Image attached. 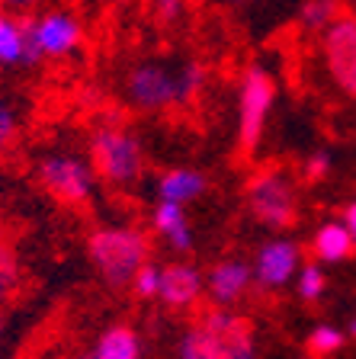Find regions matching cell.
Segmentation results:
<instances>
[{"label": "cell", "instance_id": "1", "mask_svg": "<svg viewBox=\"0 0 356 359\" xmlns=\"http://www.w3.org/2000/svg\"><path fill=\"white\" fill-rule=\"evenodd\" d=\"M87 254L93 269L110 289H126V285H132L135 273L151 260V241L138 228L106 224V228L90 231Z\"/></svg>", "mask_w": 356, "mask_h": 359}, {"label": "cell", "instance_id": "2", "mask_svg": "<svg viewBox=\"0 0 356 359\" xmlns=\"http://www.w3.org/2000/svg\"><path fill=\"white\" fill-rule=\"evenodd\" d=\"M90 157H93V173H100L110 187H135L145 173L141 142L126 128H97L90 138Z\"/></svg>", "mask_w": 356, "mask_h": 359}, {"label": "cell", "instance_id": "3", "mask_svg": "<svg viewBox=\"0 0 356 359\" xmlns=\"http://www.w3.org/2000/svg\"><path fill=\"white\" fill-rule=\"evenodd\" d=\"M276 103V83L263 65H251L241 77L237 93V144L251 154L263 142V128Z\"/></svg>", "mask_w": 356, "mask_h": 359}, {"label": "cell", "instance_id": "4", "mask_svg": "<svg viewBox=\"0 0 356 359\" xmlns=\"http://www.w3.org/2000/svg\"><path fill=\"white\" fill-rule=\"evenodd\" d=\"M26 29V61L22 65H39L45 58H65L81 45L84 29L81 22L65 10H48L42 16L22 22Z\"/></svg>", "mask_w": 356, "mask_h": 359}, {"label": "cell", "instance_id": "5", "mask_svg": "<svg viewBox=\"0 0 356 359\" xmlns=\"http://www.w3.org/2000/svg\"><path fill=\"white\" fill-rule=\"evenodd\" d=\"M247 205L260 224L286 231L296 222V189L282 170H260L247 187Z\"/></svg>", "mask_w": 356, "mask_h": 359}, {"label": "cell", "instance_id": "6", "mask_svg": "<svg viewBox=\"0 0 356 359\" xmlns=\"http://www.w3.org/2000/svg\"><path fill=\"white\" fill-rule=\"evenodd\" d=\"M39 183H42L55 199L67 202V205H84L93 196L97 187V173L84 164L81 157L71 154H45L39 161Z\"/></svg>", "mask_w": 356, "mask_h": 359}, {"label": "cell", "instance_id": "7", "mask_svg": "<svg viewBox=\"0 0 356 359\" xmlns=\"http://www.w3.org/2000/svg\"><path fill=\"white\" fill-rule=\"evenodd\" d=\"M126 93L135 109L145 112L177 106V65H164V61L135 65L126 77Z\"/></svg>", "mask_w": 356, "mask_h": 359}, {"label": "cell", "instance_id": "8", "mask_svg": "<svg viewBox=\"0 0 356 359\" xmlns=\"http://www.w3.org/2000/svg\"><path fill=\"white\" fill-rule=\"evenodd\" d=\"M321 48H324V65L334 83L356 100V20L353 16H337L324 32H321Z\"/></svg>", "mask_w": 356, "mask_h": 359}, {"label": "cell", "instance_id": "9", "mask_svg": "<svg viewBox=\"0 0 356 359\" xmlns=\"http://www.w3.org/2000/svg\"><path fill=\"white\" fill-rule=\"evenodd\" d=\"M251 269H253V283L263 292L286 289L302 269V247L292 238H273L257 247Z\"/></svg>", "mask_w": 356, "mask_h": 359}, {"label": "cell", "instance_id": "10", "mask_svg": "<svg viewBox=\"0 0 356 359\" xmlns=\"http://www.w3.org/2000/svg\"><path fill=\"white\" fill-rule=\"evenodd\" d=\"M253 285V269L244 260H222L209 269L206 276V292L212 305L231 308L247 295V289Z\"/></svg>", "mask_w": 356, "mask_h": 359}, {"label": "cell", "instance_id": "11", "mask_svg": "<svg viewBox=\"0 0 356 359\" xmlns=\"http://www.w3.org/2000/svg\"><path fill=\"white\" fill-rule=\"evenodd\" d=\"M202 289H206V276L193 263H171V266H161V289H157V299L167 308H190L199 302Z\"/></svg>", "mask_w": 356, "mask_h": 359}, {"label": "cell", "instance_id": "12", "mask_svg": "<svg viewBox=\"0 0 356 359\" xmlns=\"http://www.w3.org/2000/svg\"><path fill=\"white\" fill-rule=\"evenodd\" d=\"M151 228H154L157 238L171 247L173 254H190L193 250V224L186 218L183 205L157 202L154 212H151Z\"/></svg>", "mask_w": 356, "mask_h": 359}, {"label": "cell", "instance_id": "13", "mask_svg": "<svg viewBox=\"0 0 356 359\" xmlns=\"http://www.w3.org/2000/svg\"><path fill=\"white\" fill-rule=\"evenodd\" d=\"M209 180L206 173L193 170V167H171L157 177V202H173V205H190L206 193Z\"/></svg>", "mask_w": 356, "mask_h": 359}, {"label": "cell", "instance_id": "14", "mask_svg": "<svg viewBox=\"0 0 356 359\" xmlns=\"http://www.w3.org/2000/svg\"><path fill=\"white\" fill-rule=\"evenodd\" d=\"M81 359H145V350H141V337L128 324H112Z\"/></svg>", "mask_w": 356, "mask_h": 359}, {"label": "cell", "instance_id": "15", "mask_svg": "<svg viewBox=\"0 0 356 359\" xmlns=\"http://www.w3.org/2000/svg\"><path fill=\"white\" fill-rule=\"evenodd\" d=\"M312 250L318 257V263H343L353 257L356 244L343 222H324L312 238Z\"/></svg>", "mask_w": 356, "mask_h": 359}, {"label": "cell", "instance_id": "16", "mask_svg": "<svg viewBox=\"0 0 356 359\" xmlns=\"http://www.w3.org/2000/svg\"><path fill=\"white\" fill-rule=\"evenodd\" d=\"M225 340H218L216 334L202 324L190 327L177 344V359H222Z\"/></svg>", "mask_w": 356, "mask_h": 359}, {"label": "cell", "instance_id": "17", "mask_svg": "<svg viewBox=\"0 0 356 359\" xmlns=\"http://www.w3.org/2000/svg\"><path fill=\"white\" fill-rule=\"evenodd\" d=\"M26 61V29L16 16L0 10V65H22Z\"/></svg>", "mask_w": 356, "mask_h": 359}, {"label": "cell", "instance_id": "18", "mask_svg": "<svg viewBox=\"0 0 356 359\" xmlns=\"http://www.w3.org/2000/svg\"><path fill=\"white\" fill-rule=\"evenodd\" d=\"M20 285H22L20 260H16L13 247L0 238V305H7L16 292H20Z\"/></svg>", "mask_w": 356, "mask_h": 359}, {"label": "cell", "instance_id": "19", "mask_svg": "<svg viewBox=\"0 0 356 359\" xmlns=\"http://www.w3.org/2000/svg\"><path fill=\"white\" fill-rule=\"evenodd\" d=\"M337 0H305L298 10V22L308 32H324L331 22L337 20Z\"/></svg>", "mask_w": 356, "mask_h": 359}, {"label": "cell", "instance_id": "20", "mask_svg": "<svg viewBox=\"0 0 356 359\" xmlns=\"http://www.w3.org/2000/svg\"><path fill=\"white\" fill-rule=\"evenodd\" d=\"M202 87H206V67L199 61H180L177 65V106L196 100Z\"/></svg>", "mask_w": 356, "mask_h": 359}, {"label": "cell", "instance_id": "21", "mask_svg": "<svg viewBox=\"0 0 356 359\" xmlns=\"http://www.w3.org/2000/svg\"><path fill=\"white\" fill-rule=\"evenodd\" d=\"M296 289L302 302H318L324 295L327 276H324V269H321V263H302V269H298V276H296Z\"/></svg>", "mask_w": 356, "mask_h": 359}, {"label": "cell", "instance_id": "22", "mask_svg": "<svg viewBox=\"0 0 356 359\" xmlns=\"http://www.w3.org/2000/svg\"><path fill=\"white\" fill-rule=\"evenodd\" d=\"M202 327H209L212 334L218 337V340H231V337L244 334L247 324L241 321V318H237L231 308H212V311L202 318Z\"/></svg>", "mask_w": 356, "mask_h": 359}, {"label": "cell", "instance_id": "23", "mask_svg": "<svg viewBox=\"0 0 356 359\" xmlns=\"http://www.w3.org/2000/svg\"><path fill=\"white\" fill-rule=\"evenodd\" d=\"M343 346V330H337L334 324H318V327L308 334V350L315 356H331Z\"/></svg>", "mask_w": 356, "mask_h": 359}, {"label": "cell", "instance_id": "24", "mask_svg": "<svg viewBox=\"0 0 356 359\" xmlns=\"http://www.w3.org/2000/svg\"><path fill=\"white\" fill-rule=\"evenodd\" d=\"M157 289H161V266L148 260L138 273H135L132 292L138 295V299H157Z\"/></svg>", "mask_w": 356, "mask_h": 359}, {"label": "cell", "instance_id": "25", "mask_svg": "<svg viewBox=\"0 0 356 359\" xmlns=\"http://www.w3.org/2000/svg\"><path fill=\"white\" fill-rule=\"evenodd\" d=\"M222 359H260L257 356V346H253V340H251V334H237V337H231V340H225V346H222Z\"/></svg>", "mask_w": 356, "mask_h": 359}, {"label": "cell", "instance_id": "26", "mask_svg": "<svg viewBox=\"0 0 356 359\" xmlns=\"http://www.w3.org/2000/svg\"><path fill=\"white\" fill-rule=\"evenodd\" d=\"M331 167H334L331 164V154H327V151H315V154L305 161V180H308V183H321V180L331 173Z\"/></svg>", "mask_w": 356, "mask_h": 359}, {"label": "cell", "instance_id": "27", "mask_svg": "<svg viewBox=\"0 0 356 359\" xmlns=\"http://www.w3.org/2000/svg\"><path fill=\"white\" fill-rule=\"evenodd\" d=\"M151 10H154V16L164 26H171L186 13V0H151Z\"/></svg>", "mask_w": 356, "mask_h": 359}, {"label": "cell", "instance_id": "28", "mask_svg": "<svg viewBox=\"0 0 356 359\" xmlns=\"http://www.w3.org/2000/svg\"><path fill=\"white\" fill-rule=\"evenodd\" d=\"M39 7V0H0V10L10 16H26Z\"/></svg>", "mask_w": 356, "mask_h": 359}, {"label": "cell", "instance_id": "29", "mask_svg": "<svg viewBox=\"0 0 356 359\" xmlns=\"http://www.w3.org/2000/svg\"><path fill=\"white\" fill-rule=\"evenodd\" d=\"M343 224L350 228V234H353V244H356V199L347 205V212H343Z\"/></svg>", "mask_w": 356, "mask_h": 359}, {"label": "cell", "instance_id": "30", "mask_svg": "<svg viewBox=\"0 0 356 359\" xmlns=\"http://www.w3.org/2000/svg\"><path fill=\"white\" fill-rule=\"evenodd\" d=\"M10 138H13V135H7V132H4V128H0V151L7 148V142H10Z\"/></svg>", "mask_w": 356, "mask_h": 359}, {"label": "cell", "instance_id": "31", "mask_svg": "<svg viewBox=\"0 0 356 359\" xmlns=\"http://www.w3.org/2000/svg\"><path fill=\"white\" fill-rule=\"evenodd\" d=\"M0 337H4V318H0Z\"/></svg>", "mask_w": 356, "mask_h": 359}, {"label": "cell", "instance_id": "32", "mask_svg": "<svg viewBox=\"0 0 356 359\" xmlns=\"http://www.w3.org/2000/svg\"><path fill=\"white\" fill-rule=\"evenodd\" d=\"M350 334H353V337H356V321H353V327H350Z\"/></svg>", "mask_w": 356, "mask_h": 359}]
</instances>
